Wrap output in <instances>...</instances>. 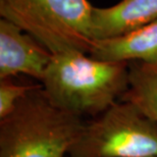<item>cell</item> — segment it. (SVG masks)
<instances>
[{
	"instance_id": "obj_2",
	"label": "cell",
	"mask_w": 157,
	"mask_h": 157,
	"mask_svg": "<svg viewBox=\"0 0 157 157\" xmlns=\"http://www.w3.org/2000/svg\"><path fill=\"white\" fill-rule=\"evenodd\" d=\"M85 121L53 106L39 84L0 119V157H67Z\"/></svg>"
},
{
	"instance_id": "obj_5",
	"label": "cell",
	"mask_w": 157,
	"mask_h": 157,
	"mask_svg": "<svg viewBox=\"0 0 157 157\" xmlns=\"http://www.w3.org/2000/svg\"><path fill=\"white\" fill-rule=\"evenodd\" d=\"M53 55L33 36L0 17V80L24 75L41 83Z\"/></svg>"
},
{
	"instance_id": "obj_10",
	"label": "cell",
	"mask_w": 157,
	"mask_h": 157,
	"mask_svg": "<svg viewBox=\"0 0 157 157\" xmlns=\"http://www.w3.org/2000/svg\"><path fill=\"white\" fill-rule=\"evenodd\" d=\"M152 157H157V156H152Z\"/></svg>"
},
{
	"instance_id": "obj_4",
	"label": "cell",
	"mask_w": 157,
	"mask_h": 157,
	"mask_svg": "<svg viewBox=\"0 0 157 157\" xmlns=\"http://www.w3.org/2000/svg\"><path fill=\"white\" fill-rule=\"evenodd\" d=\"M70 157L157 156V122L128 101L86 121Z\"/></svg>"
},
{
	"instance_id": "obj_9",
	"label": "cell",
	"mask_w": 157,
	"mask_h": 157,
	"mask_svg": "<svg viewBox=\"0 0 157 157\" xmlns=\"http://www.w3.org/2000/svg\"><path fill=\"white\" fill-rule=\"evenodd\" d=\"M38 85L18 83L13 78L0 80V119L11 114L18 103Z\"/></svg>"
},
{
	"instance_id": "obj_8",
	"label": "cell",
	"mask_w": 157,
	"mask_h": 157,
	"mask_svg": "<svg viewBox=\"0 0 157 157\" xmlns=\"http://www.w3.org/2000/svg\"><path fill=\"white\" fill-rule=\"evenodd\" d=\"M121 100L157 122V63H128V88Z\"/></svg>"
},
{
	"instance_id": "obj_11",
	"label": "cell",
	"mask_w": 157,
	"mask_h": 157,
	"mask_svg": "<svg viewBox=\"0 0 157 157\" xmlns=\"http://www.w3.org/2000/svg\"><path fill=\"white\" fill-rule=\"evenodd\" d=\"M67 157H70V156H68V155H67Z\"/></svg>"
},
{
	"instance_id": "obj_3",
	"label": "cell",
	"mask_w": 157,
	"mask_h": 157,
	"mask_svg": "<svg viewBox=\"0 0 157 157\" xmlns=\"http://www.w3.org/2000/svg\"><path fill=\"white\" fill-rule=\"evenodd\" d=\"M93 7L88 0H0V17L17 25L53 54H88L93 42Z\"/></svg>"
},
{
	"instance_id": "obj_7",
	"label": "cell",
	"mask_w": 157,
	"mask_h": 157,
	"mask_svg": "<svg viewBox=\"0 0 157 157\" xmlns=\"http://www.w3.org/2000/svg\"><path fill=\"white\" fill-rule=\"evenodd\" d=\"M91 57L113 62L157 63V21L125 35L92 42Z\"/></svg>"
},
{
	"instance_id": "obj_1",
	"label": "cell",
	"mask_w": 157,
	"mask_h": 157,
	"mask_svg": "<svg viewBox=\"0 0 157 157\" xmlns=\"http://www.w3.org/2000/svg\"><path fill=\"white\" fill-rule=\"evenodd\" d=\"M53 106L95 117L121 101L128 88V63L104 61L80 51L54 54L41 81Z\"/></svg>"
},
{
	"instance_id": "obj_6",
	"label": "cell",
	"mask_w": 157,
	"mask_h": 157,
	"mask_svg": "<svg viewBox=\"0 0 157 157\" xmlns=\"http://www.w3.org/2000/svg\"><path fill=\"white\" fill-rule=\"evenodd\" d=\"M157 21V0H121L108 7L94 6L92 40L119 37Z\"/></svg>"
}]
</instances>
